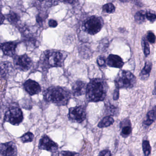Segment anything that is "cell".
<instances>
[{
	"mask_svg": "<svg viewBox=\"0 0 156 156\" xmlns=\"http://www.w3.org/2000/svg\"><path fill=\"white\" fill-rule=\"evenodd\" d=\"M108 87L105 80L101 78H94L87 85L86 96L89 102L102 101L105 98Z\"/></svg>",
	"mask_w": 156,
	"mask_h": 156,
	"instance_id": "obj_1",
	"label": "cell"
},
{
	"mask_svg": "<svg viewBox=\"0 0 156 156\" xmlns=\"http://www.w3.org/2000/svg\"><path fill=\"white\" fill-rule=\"evenodd\" d=\"M71 97L70 91L60 86H52L44 92V98L47 102L58 106L66 105Z\"/></svg>",
	"mask_w": 156,
	"mask_h": 156,
	"instance_id": "obj_2",
	"label": "cell"
},
{
	"mask_svg": "<svg viewBox=\"0 0 156 156\" xmlns=\"http://www.w3.org/2000/svg\"><path fill=\"white\" fill-rule=\"evenodd\" d=\"M66 57V55L56 50H48L44 52L41 57L44 65L49 69L51 67H62Z\"/></svg>",
	"mask_w": 156,
	"mask_h": 156,
	"instance_id": "obj_3",
	"label": "cell"
},
{
	"mask_svg": "<svg viewBox=\"0 0 156 156\" xmlns=\"http://www.w3.org/2000/svg\"><path fill=\"white\" fill-rule=\"evenodd\" d=\"M136 78L130 72L127 71H121L117 75L115 80L116 88H130L136 83Z\"/></svg>",
	"mask_w": 156,
	"mask_h": 156,
	"instance_id": "obj_4",
	"label": "cell"
},
{
	"mask_svg": "<svg viewBox=\"0 0 156 156\" xmlns=\"http://www.w3.org/2000/svg\"><path fill=\"white\" fill-rule=\"evenodd\" d=\"M104 21L101 17L92 16L83 22L82 28L84 31L93 35L98 33L102 29Z\"/></svg>",
	"mask_w": 156,
	"mask_h": 156,
	"instance_id": "obj_5",
	"label": "cell"
},
{
	"mask_svg": "<svg viewBox=\"0 0 156 156\" xmlns=\"http://www.w3.org/2000/svg\"><path fill=\"white\" fill-rule=\"evenodd\" d=\"M23 119V114L21 109L16 106L9 108L5 113L4 117L5 122H9L14 126L20 125Z\"/></svg>",
	"mask_w": 156,
	"mask_h": 156,
	"instance_id": "obj_6",
	"label": "cell"
},
{
	"mask_svg": "<svg viewBox=\"0 0 156 156\" xmlns=\"http://www.w3.org/2000/svg\"><path fill=\"white\" fill-rule=\"evenodd\" d=\"M69 119L74 122L82 123L86 118V112L84 107L78 106L71 108L68 115Z\"/></svg>",
	"mask_w": 156,
	"mask_h": 156,
	"instance_id": "obj_7",
	"label": "cell"
},
{
	"mask_svg": "<svg viewBox=\"0 0 156 156\" xmlns=\"http://www.w3.org/2000/svg\"><path fill=\"white\" fill-rule=\"evenodd\" d=\"M13 62L15 67L23 72L29 71L32 66L31 59L26 54L16 56L14 58Z\"/></svg>",
	"mask_w": 156,
	"mask_h": 156,
	"instance_id": "obj_8",
	"label": "cell"
},
{
	"mask_svg": "<svg viewBox=\"0 0 156 156\" xmlns=\"http://www.w3.org/2000/svg\"><path fill=\"white\" fill-rule=\"evenodd\" d=\"M39 148L41 150L48 151L51 152H55L58 150L57 143L53 141L48 136L44 135L40 140Z\"/></svg>",
	"mask_w": 156,
	"mask_h": 156,
	"instance_id": "obj_9",
	"label": "cell"
},
{
	"mask_svg": "<svg viewBox=\"0 0 156 156\" xmlns=\"http://www.w3.org/2000/svg\"><path fill=\"white\" fill-rule=\"evenodd\" d=\"M0 150L3 156H17L18 154L17 147L12 141L2 143Z\"/></svg>",
	"mask_w": 156,
	"mask_h": 156,
	"instance_id": "obj_10",
	"label": "cell"
},
{
	"mask_svg": "<svg viewBox=\"0 0 156 156\" xmlns=\"http://www.w3.org/2000/svg\"><path fill=\"white\" fill-rule=\"evenodd\" d=\"M25 91L31 96L39 94L41 91V87L37 82L29 79L23 84Z\"/></svg>",
	"mask_w": 156,
	"mask_h": 156,
	"instance_id": "obj_11",
	"label": "cell"
},
{
	"mask_svg": "<svg viewBox=\"0 0 156 156\" xmlns=\"http://www.w3.org/2000/svg\"><path fill=\"white\" fill-rule=\"evenodd\" d=\"M17 46V44L16 43L9 42L2 44L1 48L5 55L12 57L14 56L16 52Z\"/></svg>",
	"mask_w": 156,
	"mask_h": 156,
	"instance_id": "obj_12",
	"label": "cell"
},
{
	"mask_svg": "<svg viewBox=\"0 0 156 156\" xmlns=\"http://www.w3.org/2000/svg\"><path fill=\"white\" fill-rule=\"evenodd\" d=\"M87 85L85 82L77 81L73 84L72 87L73 94L76 97L80 96L86 94Z\"/></svg>",
	"mask_w": 156,
	"mask_h": 156,
	"instance_id": "obj_13",
	"label": "cell"
},
{
	"mask_svg": "<svg viewBox=\"0 0 156 156\" xmlns=\"http://www.w3.org/2000/svg\"><path fill=\"white\" fill-rule=\"evenodd\" d=\"M107 64L110 67L118 68H121L124 64L121 57L113 54L110 55L108 57Z\"/></svg>",
	"mask_w": 156,
	"mask_h": 156,
	"instance_id": "obj_14",
	"label": "cell"
},
{
	"mask_svg": "<svg viewBox=\"0 0 156 156\" xmlns=\"http://www.w3.org/2000/svg\"><path fill=\"white\" fill-rule=\"evenodd\" d=\"M152 68V64L151 62L147 61L146 62L144 68L140 73V78L142 80H146L149 76L150 73Z\"/></svg>",
	"mask_w": 156,
	"mask_h": 156,
	"instance_id": "obj_15",
	"label": "cell"
},
{
	"mask_svg": "<svg viewBox=\"0 0 156 156\" xmlns=\"http://www.w3.org/2000/svg\"><path fill=\"white\" fill-rule=\"evenodd\" d=\"M114 119L111 117L108 116L105 117L102 120L98 123V127L99 128H105L111 126L114 123Z\"/></svg>",
	"mask_w": 156,
	"mask_h": 156,
	"instance_id": "obj_16",
	"label": "cell"
},
{
	"mask_svg": "<svg viewBox=\"0 0 156 156\" xmlns=\"http://www.w3.org/2000/svg\"><path fill=\"white\" fill-rule=\"evenodd\" d=\"M156 119V112L153 109L151 110L147 114V119L144 121V124L147 126L151 125Z\"/></svg>",
	"mask_w": 156,
	"mask_h": 156,
	"instance_id": "obj_17",
	"label": "cell"
},
{
	"mask_svg": "<svg viewBox=\"0 0 156 156\" xmlns=\"http://www.w3.org/2000/svg\"><path fill=\"white\" fill-rule=\"evenodd\" d=\"M11 68H12V66L9 62H2L1 63V76H6L9 72Z\"/></svg>",
	"mask_w": 156,
	"mask_h": 156,
	"instance_id": "obj_18",
	"label": "cell"
},
{
	"mask_svg": "<svg viewBox=\"0 0 156 156\" xmlns=\"http://www.w3.org/2000/svg\"><path fill=\"white\" fill-rule=\"evenodd\" d=\"M34 138V135L30 132H27L23 135L21 137V140L23 143L32 142Z\"/></svg>",
	"mask_w": 156,
	"mask_h": 156,
	"instance_id": "obj_19",
	"label": "cell"
},
{
	"mask_svg": "<svg viewBox=\"0 0 156 156\" xmlns=\"http://www.w3.org/2000/svg\"><path fill=\"white\" fill-rule=\"evenodd\" d=\"M135 19L137 23H142L145 20V12L143 11L137 12L135 14Z\"/></svg>",
	"mask_w": 156,
	"mask_h": 156,
	"instance_id": "obj_20",
	"label": "cell"
},
{
	"mask_svg": "<svg viewBox=\"0 0 156 156\" xmlns=\"http://www.w3.org/2000/svg\"><path fill=\"white\" fill-rule=\"evenodd\" d=\"M142 149L145 156H148L151 151V147L149 142L148 140H144L142 143Z\"/></svg>",
	"mask_w": 156,
	"mask_h": 156,
	"instance_id": "obj_21",
	"label": "cell"
},
{
	"mask_svg": "<svg viewBox=\"0 0 156 156\" xmlns=\"http://www.w3.org/2000/svg\"><path fill=\"white\" fill-rule=\"evenodd\" d=\"M8 19L10 22L15 23L18 22L20 20V17L17 13L13 12H11L8 15Z\"/></svg>",
	"mask_w": 156,
	"mask_h": 156,
	"instance_id": "obj_22",
	"label": "cell"
},
{
	"mask_svg": "<svg viewBox=\"0 0 156 156\" xmlns=\"http://www.w3.org/2000/svg\"><path fill=\"white\" fill-rule=\"evenodd\" d=\"M115 6L112 3H107L103 7V11L108 13H111L115 11Z\"/></svg>",
	"mask_w": 156,
	"mask_h": 156,
	"instance_id": "obj_23",
	"label": "cell"
},
{
	"mask_svg": "<svg viewBox=\"0 0 156 156\" xmlns=\"http://www.w3.org/2000/svg\"><path fill=\"white\" fill-rule=\"evenodd\" d=\"M142 47L143 48V51H144V54L145 56H147L150 54V47L147 41H146V38H143L142 40Z\"/></svg>",
	"mask_w": 156,
	"mask_h": 156,
	"instance_id": "obj_24",
	"label": "cell"
},
{
	"mask_svg": "<svg viewBox=\"0 0 156 156\" xmlns=\"http://www.w3.org/2000/svg\"><path fill=\"white\" fill-rule=\"evenodd\" d=\"M58 156H79V154L75 152L70 151H62L59 153Z\"/></svg>",
	"mask_w": 156,
	"mask_h": 156,
	"instance_id": "obj_25",
	"label": "cell"
},
{
	"mask_svg": "<svg viewBox=\"0 0 156 156\" xmlns=\"http://www.w3.org/2000/svg\"><path fill=\"white\" fill-rule=\"evenodd\" d=\"M147 40L150 43L154 44L156 41V36L155 34L151 32L148 33L147 35Z\"/></svg>",
	"mask_w": 156,
	"mask_h": 156,
	"instance_id": "obj_26",
	"label": "cell"
},
{
	"mask_svg": "<svg viewBox=\"0 0 156 156\" xmlns=\"http://www.w3.org/2000/svg\"><path fill=\"white\" fill-rule=\"evenodd\" d=\"M108 40H102L99 44V49L101 51H105L108 47Z\"/></svg>",
	"mask_w": 156,
	"mask_h": 156,
	"instance_id": "obj_27",
	"label": "cell"
},
{
	"mask_svg": "<svg viewBox=\"0 0 156 156\" xmlns=\"http://www.w3.org/2000/svg\"><path fill=\"white\" fill-rule=\"evenodd\" d=\"M131 132V128L129 126H126L122 129L121 134L123 136H127L130 134Z\"/></svg>",
	"mask_w": 156,
	"mask_h": 156,
	"instance_id": "obj_28",
	"label": "cell"
},
{
	"mask_svg": "<svg viewBox=\"0 0 156 156\" xmlns=\"http://www.w3.org/2000/svg\"><path fill=\"white\" fill-rule=\"evenodd\" d=\"M146 18L151 22H153L156 20V15L150 12H147L146 14Z\"/></svg>",
	"mask_w": 156,
	"mask_h": 156,
	"instance_id": "obj_29",
	"label": "cell"
},
{
	"mask_svg": "<svg viewBox=\"0 0 156 156\" xmlns=\"http://www.w3.org/2000/svg\"><path fill=\"white\" fill-rule=\"evenodd\" d=\"M97 62L98 65L100 66H104L105 64V58L104 57H102V56H100V57H98L97 60Z\"/></svg>",
	"mask_w": 156,
	"mask_h": 156,
	"instance_id": "obj_30",
	"label": "cell"
},
{
	"mask_svg": "<svg viewBox=\"0 0 156 156\" xmlns=\"http://www.w3.org/2000/svg\"><path fill=\"white\" fill-rule=\"evenodd\" d=\"M98 156H112L111 152L108 150L102 151L99 153Z\"/></svg>",
	"mask_w": 156,
	"mask_h": 156,
	"instance_id": "obj_31",
	"label": "cell"
},
{
	"mask_svg": "<svg viewBox=\"0 0 156 156\" xmlns=\"http://www.w3.org/2000/svg\"><path fill=\"white\" fill-rule=\"evenodd\" d=\"M107 108L108 110L109 111V113L110 114H116V113L117 112V109L114 106H108Z\"/></svg>",
	"mask_w": 156,
	"mask_h": 156,
	"instance_id": "obj_32",
	"label": "cell"
},
{
	"mask_svg": "<svg viewBox=\"0 0 156 156\" xmlns=\"http://www.w3.org/2000/svg\"><path fill=\"white\" fill-rule=\"evenodd\" d=\"M48 24H49V26L51 28H55V27H57V25H58L57 21L54 20H50L49 21Z\"/></svg>",
	"mask_w": 156,
	"mask_h": 156,
	"instance_id": "obj_33",
	"label": "cell"
},
{
	"mask_svg": "<svg viewBox=\"0 0 156 156\" xmlns=\"http://www.w3.org/2000/svg\"><path fill=\"white\" fill-rule=\"evenodd\" d=\"M119 98V89L116 88V89L115 90L114 92V96H113V98L114 100H117Z\"/></svg>",
	"mask_w": 156,
	"mask_h": 156,
	"instance_id": "obj_34",
	"label": "cell"
},
{
	"mask_svg": "<svg viewBox=\"0 0 156 156\" xmlns=\"http://www.w3.org/2000/svg\"><path fill=\"white\" fill-rule=\"evenodd\" d=\"M1 24H2L4 22V20H5V17L3 16V14H1Z\"/></svg>",
	"mask_w": 156,
	"mask_h": 156,
	"instance_id": "obj_35",
	"label": "cell"
},
{
	"mask_svg": "<svg viewBox=\"0 0 156 156\" xmlns=\"http://www.w3.org/2000/svg\"><path fill=\"white\" fill-rule=\"evenodd\" d=\"M153 94L154 95H156V85L155 86V89L153 90Z\"/></svg>",
	"mask_w": 156,
	"mask_h": 156,
	"instance_id": "obj_36",
	"label": "cell"
},
{
	"mask_svg": "<svg viewBox=\"0 0 156 156\" xmlns=\"http://www.w3.org/2000/svg\"><path fill=\"white\" fill-rule=\"evenodd\" d=\"M154 110H155V111H156V106L155 107V108H154Z\"/></svg>",
	"mask_w": 156,
	"mask_h": 156,
	"instance_id": "obj_37",
	"label": "cell"
}]
</instances>
